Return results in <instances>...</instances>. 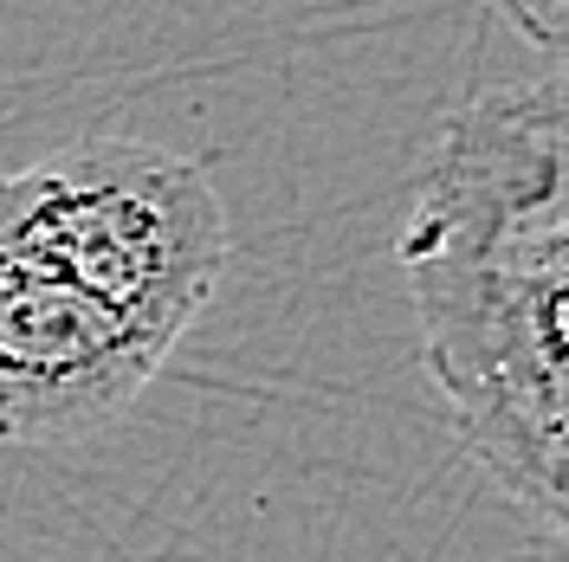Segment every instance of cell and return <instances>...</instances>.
<instances>
[{
  "label": "cell",
  "instance_id": "obj_1",
  "mask_svg": "<svg viewBox=\"0 0 569 562\" xmlns=\"http://www.w3.org/2000/svg\"><path fill=\"white\" fill-rule=\"evenodd\" d=\"M421 362L466 453L569 543V71L460 104L401 227Z\"/></svg>",
  "mask_w": 569,
  "mask_h": 562
},
{
  "label": "cell",
  "instance_id": "obj_2",
  "mask_svg": "<svg viewBox=\"0 0 569 562\" xmlns=\"http://www.w3.org/2000/svg\"><path fill=\"white\" fill-rule=\"evenodd\" d=\"M0 233L176 343L227 265L208 169L137 137H84L0 175Z\"/></svg>",
  "mask_w": 569,
  "mask_h": 562
},
{
  "label": "cell",
  "instance_id": "obj_3",
  "mask_svg": "<svg viewBox=\"0 0 569 562\" xmlns=\"http://www.w3.org/2000/svg\"><path fill=\"white\" fill-rule=\"evenodd\" d=\"M176 337L78 284L0 233V446H46L110 426Z\"/></svg>",
  "mask_w": 569,
  "mask_h": 562
},
{
  "label": "cell",
  "instance_id": "obj_4",
  "mask_svg": "<svg viewBox=\"0 0 569 562\" xmlns=\"http://www.w3.org/2000/svg\"><path fill=\"white\" fill-rule=\"evenodd\" d=\"M492 7L531 39L537 52H550L557 66H569V0H492Z\"/></svg>",
  "mask_w": 569,
  "mask_h": 562
},
{
  "label": "cell",
  "instance_id": "obj_5",
  "mask_svg": "<svg viewBox=\"0 0 569 562\" xmlns=\"http://www.w3.org/2000/svg\"><path fill=\"white\" fill-rule=\"evenodd\" d=\"M563 71H569V66H563Z\"/></svg>",
  "mask_w": 569,
  "mask_h": 562
}]
</instances>
